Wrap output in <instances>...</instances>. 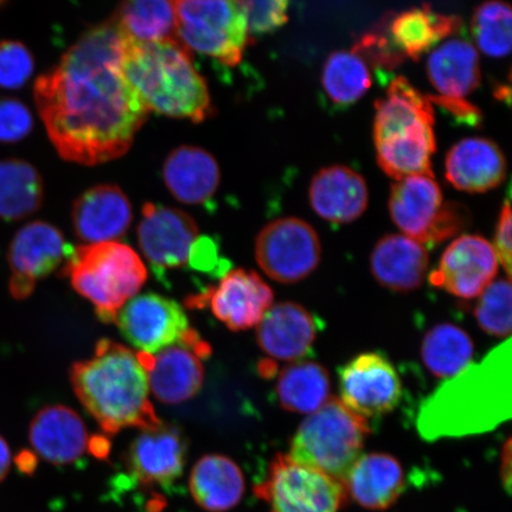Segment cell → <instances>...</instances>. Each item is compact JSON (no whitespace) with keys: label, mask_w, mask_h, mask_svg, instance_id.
I'll use <instances>...</instances> for the list:
<instances>
[{"label":"cell","mask_w":512,"mask_h":512,"mask_svg":"<svg viewBox=\"0 0 512 512\" xmlns=\"http://www.w3.org/2000/svg\"><path fill=\"white\" fill-rule=\"evenodd\" d=\"M59 228L34 221L19 229L10 242L8 260L12 277L35 284L62 268L73 251Z\"/></svg>","instance_id":"obj_19"},{"label":"cell","mask_w":512,"mask_h":512,"mask_svg":"<svg viewBox=\"0 0 512 512\" xmlns=\"http://www.w3.org/2000/svg\"><path fill=\"white\" fill-rule=\"evenodd\" d=\"M389 213L403 235L422 245H434L462 233L471 221L469 210L457 202H445L433 174L409 176L392 187Z\"/></svg>","instance_id":"obj_8"},{"label":"cell","mask_w":512,"mask_h":512,"mask_svg":"<svg viewBox=\"0 0 512 512\" xmlns=\"http://www.w3.org/2000/svg\"><path fill=\"white\" fill-rule=\"evenodd\" d=\"M43 200V179L34 165L22 159L0 162V219H27L40 210Z\"/></svg>","instance_id":"obj_32"},{"label":"cell","mask_w":512,"mask_h":512,"mask_svg":"<svg viewBox=\"0 0 512 512\" xmlns=\"http://www.w3.org/2000/svg\"><path fill=\"white\" fill-rule=\"evenodd\" d=\"M37 460L34 456H31L29 452L21 454V457L17 459V464L21 469L27 473H31L36 469Z\"/></svg>","instance_id":"obj_49"},{"label":"cell","mask_w":512,"mask_h":512,"mask_svg":"<svg viewBox=\"0 0 512 512\" xmlns=\"http://www.w3.org/2000/svg\"><path fill=\"white\" fill-rule=\"evenodd\" d=\"M177 40L191 53L236 67L251 42L245 0H170Z\"/></svg>","instance_id":"obj_7"},{"label":"cell","mask_w":512,"mask_h":512,"mask_svg":"<svg viewBox=\"0 0 512 512\" xmlns=\"http://www.w3.org/2000/svg\"><path fill=\"white\" fill-rule=\"evenodd\" d=\"M254 494L271 512H339L348 497L341 480L300 464L288 454L274 457Z\"/></svg>","instance_id":"obj_9"},{"label":"cell","mask_w":512,"mask_h":512,"mask_svg":"<svg viewBox=\"0 0 512 512\" xmlns=\"http://www.w3.org/2000/svg\"><path fill=\"white\" fill-rule=\"evenodd\" d=\"M89 439L81 416L66 406L44 407L30 422L32 448L53 465L75 463L88 450Z\"/></svg>","instance_id":"obj_20"},{"label":"cell","mask_w":512,"mask_h":512,"mask_svg":"<svg viewBox=\"0 0 512 512\" xmlns=\"http://www.w3.org/2000/svg\"><path fill=\"white\" fill-rule=\"evenodd\" d=\"M114 323L132 347L147 355L182 345L194 330L181 305L156 293L132 298L118 312Z\"/></svg>","instance_id":"obj_11"},{"label":"cell","mask_w":512,"mask_h":512,"mask_svg":"<svg viewBox=\"0 0 512 512\" xmlns=\"http://www.w3.org/2000/svg\"><path fill=\"white\" fill-rule=\"evenodd\" d=\"M503 484L505 490L510 494L511 486V439L507 440V443L503 446L502 454V471H501Z\"/></svg>","instance_id":"obj_46"},{"label":"cell","mask_w":512,"mask_h":512,"mask_svg":"<svg viewBox=\"0 0 512 512\" xmlns=\"http://www.w3.org/2000/svg\"><path fill=\"white\" fill-rule=\"evenodd\" d=\"M471 29L477 47L486 56L502 59L510 54L512 15L508 3L489 0L480 4L472 16Z\"/></svg>","instance_id":"obj_37"},{"label":"cell","mask_w":512,"mask_h":512,"mask_svg":"<svg viewBox=\"0 0 512 512\" xmlns=\"http://www.w3.org/2000/svg\"><path fill=\"white\" fill-rule=\"evenodd\" d=\"M434 108L428 95L422 94L405 78L390 83L386 96L376 102L375 143L433 127Z\"/></svg>","instance_id":"obj_27"},{"label":"cell","mask_w":512,"mask_h":512,"mask_svg":"<svg viewBox=\"0 0 512 512\" xmlns=\"http://www.w3.org/2000/svg\"><path fill=\"white\" fill-rule=\"evenodd\" d=\"M60 275L93 304L102 323H114L118 312L142 290L149 273L134 249L114 241L73 248Z\"/></svg>","instance_id":"obj_5"},{"label":"cell","mask_w":512,"mask_h":512,"mask_svg":"<svg viewBox=\"0 0 512 512\" xmlns=\"http://www.w3.org/2000/svg\"><path fill=\"white\" fill-rule=\"evenodd\" d=\"M251 36H262L283 28L288 21L290 0H245Z\"/></svg>","instance_id":"obj_41"},{"label":"cell","mask_w":512,"mask_h":512,"mask_svg":"<svg viewBox=\"0 0 512 512\" xmlns=\"http://www.w3.org/2000/svg\"><path fill=\"white\" fill-rule=\"evenodd\" d=\"M34 70V55L27 46L18 41H0V88L15 91L24 87Z\"/></svg>","instance_id":"obj_40"},{"label":"cell","mask_w":512,"mask_h":512,"mask_svg":"<svg viewBox=\"0 0 512 512\" xmlns=\"http://www.w3.org/2000/svg\"><path fill=\"white\" fill-rule=\"evenodd\" d=\"M511 220L510 200L507 198L498 216L494 248L508 279L511 277Z\"/></svg>","instance_id":"obj_44"},{"label":"cell","mask_w":512,"mask_h":512,"mask_svg":"<svg viewBox=\"0 0 512 512\" xmlns=\"http://www.w3.org/2000/svg\"><path fill=\"white\" fill-rule=\"evenodd\" d=\"M433 105H437L441 110L451 114L460 124L476 127L482 124L483 115L478 108L467 100H454L441 98L438 95H428Z\"/></svg>","instance_id":"obj_45"},{"label":"cell","mask_w":512,"mask_h":512,"mask_svg":"<svg viewBox=\"0 0 512 512\" xmlns=\"http://www.w3.org/2000/svg\"><path fill=\"white\" fill-rule=\"evenodd\" d=\"M274 302L272 288L253 271H229L220 284L188 299L190 307L208 304L213 315L229 330L245 331L258 325Z\"/></svg>","instance_id":"obj_14"},{"label":"cell","mask_w":512,"mask_h":512,"mask_svg":"<svg viewBox=\"0 0 512 512\" xmlns=\"http://www.w3.org/2000/svg\"><path fill=\"white\" fill-rule=\"evenodd\" d=\"M188 265L202 273L224 274L228 272L227 261L220 256L217 242L208 236L197 238L192 245L188 258Z\"/></svg>","instance_id":"obj_43"},{"label":"cell","mask_w":512,"mask_h":512,"mask_svg":"<svg viewBox=\"0 0 512 512\" xmlns=\"http://www.w3.org/2000/svg\"><path fill=\"white\" fill-rule=\"evenodd\" d=\"M347 496L361 507L383 511L398 502L406 488L405 471L386 453L361 454L344 479Z\"/></svg>","instance_id":"obj_24"},{"label":"cell","mask_w":512,"mask_h":512,"mask_svg":"<svg viewBox=\"0 0 512 512\" xmlns=\"http://www.w3.org/2000/svg\"><path fill=\"white\" fill-rule=\"evenodd\" d=\"M88 450L94 457L106 459L110 454L111 444L105 437H96L89 439Z\"/></svg>","instance_id":"obj_48"},{"label":"cell","mask_w":512,"mask_h":512,"mask_svg":"<svg viewBox=\"0 0 512 512\" xmlns=\"http://www.w3.org/2000/svg\"><path fill=\"white\" fill-rule=\"evenodd\" d=\"M389 19L390 14L381 18L375 27L358 38L351 50L361 56L368 66L392 72L407 59L396 48L392 36H390Z\"/></svg>","instance_id":"obj_39"},{"label":"cell","mask_w":512,"mask_h":512,"mask_svg":"<svg viewBox=\"0 0 512 512\" xmlns=\"http://www.w3.org/2000/svg\"><path fill=\"white\" fill-rule=\"evenodd\" d=\"M188 443L175 426L160 425L142 431L126 454L128 471L144 488L169 485L182 476L187 462Z\"/></svg>","instance_id":"obj_16"},{"label":"cell","mask_w":512,"mask_h":512,"mask_svg":"<svg viewBox=\"0 0 512 512\" xmlns=\"http://www.w3.org/2000/svg\"><path fill=\"white\" fill-rule=\"evenodd\" d=\"M126 41L110 18L36 80L38 113L64 160L95 166L123 157L146 123L149 108L124 72Z\"/></svg>","instance_id":"obj_1"},{"label":"cell","mask_w":512,"mask_h":512,"mask_svg":"<svg viewBox=\"0 0 512 512\" xmlns=\"http://www.w3.org/2000/svg\"><path fill=\"white\" fill-rule=\"evenodd\" d=\"M475 345L459 326L443 323L427 332L421 345L425 366L439 379H450L472 363Z\"/></svg>","instance_id":"obj_35"},{"label":"cell","mask_w":512,"mask_h":512,"mask_svg":"<svg viewBox=\"0 0 512 512\" xmlns=\"http://www.w3.org/2000/svg\"><path fill=\"white\" fill-rule=\"evenodd\" d=\"M34 128V117L27 106L15 98H0V143H18Z\"/></svg>","instance_id":"obj_42"},{"label":"cell","mask_w":512,"mask_h":512,"mask_svg":"<svg viewBox=\"0 0 512 512\" xmlns=\"http://www.w3.org/2000/svg\"><path fill=\"white\" fill-rule=\"evenodd\" d=\"M375 146L380 168L395 181L432 174V156L437 150L433 127L382 140Z\"/></svg>","instance_id":"obj_33"},{"label":"cell","mask_w":512,"mask_h":512,"mask_svg":"<svg viewBox=\"0 0 512 512\" xmlns=\"http://www.w3.org/2000/svg\"><path fill=\"white\" fill-rule=\"evenodd\" d=\"M427 75L441 98L466 100L480 82L476 48L460 38L444 42L428 57Z\"/></svg>","instance_id":"obj_29"},{"label":"cell","mask_w":512,"mask_h":512,"mask_svg":"<svg viewBox=\"0 0 512 512\" xmlns=\"http://www.w3.org/2000/svg\"><path fill=\"white\" fill-rule=\"evenodd\" d=\"M261 270L280 284H296L310 277L322 259V243L311 224L284 217L261 230L255 241Z\"/></svg>","instance_id":"obj_10"},{"label":"cell","mask_w":512,"mask_h":512,"mask_svg":"<svg viewBox=\"0 0 512 512\" xmlns=\"http://www.w3.org/2000/svg\"><path fill=\"white\" fill-rule=\"evenodd\" d=\"M74 393L101 430H155L163 424L150 401L146 369L138 352L110 339L96 344L93 357L69 370Z\"/></svg>","instance_id":"obj_3"},{"label":"cell","mask_w":512,"mask_h":512,"mask_svg":"<svg viewBox=\"0 0 512 512\" xmlns=\"http://www.w3.org/2000/svg\"><path fill=\"white\" fill-rule=\"evenodd\" d=\"M11 450L6 440L0 435V483L8 477L11 467Z\"/></svg>","instance_id":"obj_47"},{"label":"cell","mask_w":512,"mask_h":512,"mask_svg":"<svg viewBox=\"0 0 512 512\" xmlns=\"http://www.w3.org/2000/svg\"><path fill=\"white\" fill-rule=\"evenodd\" d=\"M330 389V376L322 364L299 360L281 371L275 393L286 411L311 414L330 399Z\"/></svg>","instance_id":"obj_31"},{"label":"cell","mask_w":512,"mask_h":512,"mask_svg":"<svg viewBox=\"0 0 512 512\" xmlns=\"http://www.w3.org/2000/svg\"><path fill=\"white\" fill-rule=\"evenodd\" d=\"M445 175L454 188L470 194H482L503 183L507 176V160L491 140L466 138L448 151Z\"/></svg>","instance_id":"obj_22"},{"label":"cell","mask_w":512,"mask_h":512,"mask_svg":"<svg viewBox=\"0 0 512 512\" xmlns=\"http://www.w3.org/2000/svg\"><path fill=\"white\" fill-rule=\"evenodd\" d=\"M198 238V226L185 211L147 202L138 226L140 251L156 277L188 264L192 245Z\"/></svg>","instance_id":"obj_13"},{"label":"cell","mask_w":512,"mask_h":512,"mask_svg":"<svg viewBox=\"0 0 512 512\" xmlns=\"http://www.w3.org/2000/svg\"><path fill=\"white\" fill-rule=\"evenodd\" d=\"M189 489L204 511L226 512L241 502L245 478L234 460L222 454H208L192 467Z\"/></svg>","instance_id":"obj_28"},{"label":"cell","mask_w":512,"mask_h":512,"mask_svg":"<svg viewBox=\"0 0 512 512\" xmlns=\"http://www.w3.org/2000/svg\"><path fill=\"white\" fill-rule=\"evenodd\" d=\"M149 379L150 392L166 405H178L200 392L204 382L202 358L176 344L155 355L138 352Z\"/></svg>","instance_id":"obj_21"},{"label":"cell","mask_w":512,"mask_h":512,"mask_svg":"<svg viewBox=\"0 0 512 512\" xmlns=\"http://www.w3.org/2000/svg\"><path fill=\"white\" fill-rule=\"evenodd\" d=\"M163 178L177 201L195 206L213 198L219 189L221 171L211 153L201 147L183 145L166 158Z\"/></svg>","instance_id":"obj_26"},{"label":"cell","mask_w":512,"mask_h":512,"mask_svg":"<svg viewBox=\"0 0 512 512\" xmlns=\"http://www.w3.org/2000/svg\"><path fill=\"white\" fill-rule=\"evenodd\" d=\"M311 207L325 221L344 224L360 219L368 208L366 179L344 165L329 166L312 178Z\"/></svg>","instance_id":"obj_23"},{"label":"cell","mask_w":512,"mask_h":512,"mask_svg":"<svg viewBox=\"0 0 512 512\" xmlns=\"http://www.w3.org/2000/svg\"><path fill=\"white\" fill-rule=\"evenodd\" d=\"M512 411V342L470 363L421 402L416 430L426 441L473 437L496 430Z\"/></svg>","instance_id":"obj_2"},{"label":"cell","mask_w":512,"mask_h":512,"mask_svg":"<svg viewBox=\"0 0 512 512\" xmlns=\"http://www.w3.org/2000/svg\"><path fill=\"white\" fill-rule=\"evenodd\" d=\"M6 2H8V0H0V6H2L3 4H5Z\"/></svg>","instance_id":"obj_50"},{"label":"cell","mask_w":512,"mask_h":512,"mask_svg":"<svg viewBox=\"0 0 512 512\" xmlns=\"http://www.w3.org/2000/svg\"><path fill=\"white\" fill-rule=\"evenodd\" d=\"M511 283L499 279L480 294L475 317L480 329L491 336L504 338L511 334Z\"/></svg>","instance_id":"obj_38"},{"label":"cell","mask_w":512,"mask_h":512,"mask_svg":"<svg viewBox=\"0 0 512 512\" xmlns=\"http://www.w3.org/2000/svg\"><path fill=\"white\" fill-rule=\"evenodd\" d=\"M322 320L297 303L272 305L256 325V341L266 355L279 361L303 360L312 350Z\"/></svg>","instance_id":"obj_18"},{"label":"cell","mask_w":512,"mask_h":512,"mask_svg":"<svg viewBox=\"0 0 512 512\" xmlns=\"http://www.w3.org/2000/svg\"><path fill=\"white\" fill-rule=\"evenodd\" d=\"M124 72L149 111L196 124L215 112L207 82L181 42L143 43L127 37Z\"/></svg>","instance_id":"obj_4"},{"label":"cell","mask_w":512,"mask_h":512,"mask_svg":"<svg viewBox=\"0 0 512 512\" xmlns=\"http://www.w3.org/2000/svg\"><path fill=\"white\" fill-rule=\"evenodd\" d=\"M322 81L325 94L339 107L354 105L373 83L368 64L352 50H338L328 57Z\"/></svg>","instance_id":"obj_36"},{"label":"cell","mask_w":512,"mask_h":512,"mask_svg":"<svg viewBox=\"0 0 512 512\" xmlns=\"http://www.w3.org/2000/svg\"><path fill=\"white\" fill-rule=\"evenodd\" d=\"M341 401L364 419L393 412L403 386L398 370L381 352H364L339 369Z\"/></svg>","instance_id":"obj_12"},{"label":"cell","mask_w":512,"mask_h":512,"mask_svg":"<svg viewBox=\"0 0 512 512\" xmlns=\"http://www.w3.org/2000/svg\"><path fill=\"white\" fill-rule=\"evenodd\" d=\"M112 18L133 41H178L170 0H123Z\"/></svg>","instance_id":"obj_34"},{"label":"cell","mask_w":512,"mask_h":512,"mask_svg":"<svg viewBox=\"0 0 512 512\" xmlns=\"http://www.w3.org/2000/svg\"><path fill=\"white\" fill-rule=\"evenodd\" d=\"M498 266L494 245L479 235H462L441 255L430 283L454 297L473 299L494 281Z\"/></svg>","instance_id":"obj_15"},{"label":"cell","mask_w":512,"mask_h":512,"mask_svg":"<svg viewBox=\"0 0 512 512\" xmlns=\"http://www.w3.org/2000/svg\"><path fill=\"white\" fill-rule=\"evenodd\" d=\"M132 221V204L114 184L96 185L83 192L73 204L74 232L86 245L123 238Z\"/></svg>","instance_id":"obj_17"},{"label":"cell","mask_w":512,"mask_h":512,"mask_svg":"<svg viewBox=\"0 0 512 512\" xmlns=\"http://www.w3.org/2000/svg\"><path fill=\"white\" fill-rule=\"evenodd\" d=\"M430 267L425 245L403 234L377 241L370 255V270L377 283L390 291L407 293L419 288Z\"/></svg>","instance_id":"obj_25"},{"label":"cell","mask_w":512,"mask_h":512,"mask_svg":"<svg viewBox=\"0 0 512 512\" xmlns=\"http://www.w3.org/2000/svg\"><path fill=\"white\" fill-rule=\"evenodd\" d=\"M369 433L367 419L350 411L341 400L330 398L300 424L288 456L344 482Z\"/></svg>","instance_id":"obj_6"},{"label":"cell","mask_w":512,"mask_h":512,"mask_svg":"<svg viewBox=\"0 0 512 512\" xmlns=\"http://www.w3.org/2000/svg\"><path fill=\"white\" fill-rule=\"evenodd\" d=\"M460 25V18L438 14L425 5L398 15L390 14L389 32L402 55L418 61L427 51L456 34Z\"/></svg>","instance_id":"obj_30"}]
</instances>
